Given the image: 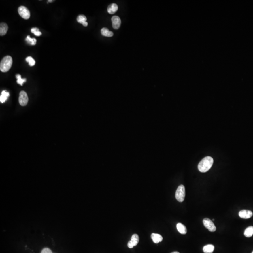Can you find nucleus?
Returning <instances> with one entry per match:
<instances>
[{"label": "nucleus", "mask_w": 253, "mask_h": 253, "mask_svg": "<svg viewBox=\"0 0 253 253\" xmlns=\"http://www.w3.org/2000/svg\"><path fill=\"white\" fill-rule=\"evenodd\" d=\"M213 158L209 156L203 158L198 164V170L202 173L207 172L211 169L213 165Z\"/></svg>", "instance_id": "f257e3e1"}, {"label": "nucleus", "mask_w": 253, "mask_h": 253, "mask_svg": "<svg viewBox=\"0 0 253 253\" xmlns=\"http://www.w3.org/2000/svg\"><path fill=\"white\" fill-rule=\"evenodd\" d=\"M13 60L12 57L10 56H6L4 57L0 63V70L3 72H8L12 65Z\"/></svg>", "instance_id": "f03ea898"}, {"label": "nucleus", "mask_w": 253, "mask_h": 253, "mask_svg": "<svg viewBox=\"0 0 253 253\" xmlns=\"http://www.w3.org/2000/svg\"><path fill=\"white\" fill-rule=\"evenodd\" d=\"M185 188L183 185H180L177 188L175 193V197L178 202L184 201L185 197Z\"/></svg>", "instance_id": "7ed1b4c3"}, {"label": "nucleus", "mask_w": 253, "mask_h": 253, "mask_svg": "<svg viewBox=\"0 0 253 253\" xmlns=\"http://www.w3.org/2000/svg\"><path fill=\"white\" fill-rule=\"evenodd\" d=\"M18 12L19 15L24 19H28L30 17V11L25 7L23 6L19 7V8L18 9Z\"/></svg>", "instance_id": "20e7f679"}, {"label": "nucleus", "mask_w": 253, "mask_h": 253, "mask_svg": "<svg viewBox=\"0 0 253 253\" xmlns=\"http://www.w3.org/2000/svg\"><path fill=\"white\" fill-rule=\"evenodd\" d=\"M203 224L204 226L207 228L209 231L214 232L216 230V227L215 226L212 221L208 218H205L203 220Z\"/></svg>", "instance_id": "39448f33"}, {"label": "nucleus", "mask_w": 253, "mask_h": 253, "mask_svg": "<svg viewBox=\"0 0 253 253\" xmlns=\"http://www.w3.org/2000/svg\"><path fill=\"white\" fill-rule=\"evenodd\" d=\"M28 97L27 93L24 91L20 92L19 94V102L22 106H25L28 102Z\"/></svg>", "instance_id": "423d86ee"}, {"label": "nucleus", "mask_w": 253, "mask_h": 253, "mask_svg": "<svg viewBox=\"0 0 253 253\" xmlns=\"http://www.w3.org/2000/svg\"><path fill=\"white\" fill-rule=\"evenodd\" d=\"M139 241V236L137 234H133L132 236L131 241L128 242V247L130 248H133V247L137 245Z\"/></svg>", "instance_id": "0eeeda50"}, {"label": "nucleus", "mask_w": 253, "mask_h": 253, "mask_svg": "<svg viewBox=\"0 0 253 253\" xmlns=\"http://www.w3.org/2000/svg\"><path fill=\"white\" fill-rule=\"evenodd\" d=\"M239 217L244 219H248L252 217L253 212L249 210H242L239 213Z\"/></svg>", "instance_id": "6e6552de"}, {"label": "nucleus", "mask_w": 253, "mask_h": 253, "mask_svg": "<svg viewBox=\"0 0 253 253\" xmlns=\"http://www.w3.org/2000/svg\"><path fill=\"white\" fill-rule=\"evenodd\" d=\"M112 26L114 29H118L120 27L121 24V20L119 16H114L112 18Z\"/></svg>", "instance_id": "1a4fd4ad"}, {"label": "nucleus", "mask_w": 253, "mask_h": 253, "mask_svg": "<svg viewBox=\"0 0 253 253\" xmlns=\"http://www.w3.org/2000/svg\"><path fill=\"white\" fill-rule=\"evenodd\" d=\"M151 238L152 239L153 241L154 242V243H156V244L161 242L163 240V237H162L161 235L158 234V233H152V235H151Z\"/></svg>", "instance_id": "9d476101"}, {"label": "nucleus", "mask_w": 253, "mask_h": 253, "mask_svg": "<svg viewBox=\"0 0 253 253\" xmlns=\"http://www.w3.org/2000/svg\"><path fill=\"white\" fill-rule=\"evenodd\" d=\"M177 229L178 232L182 234H185L187 233V229L186 227L182 223H178L176 225Z\"/></svg>", "instance_id": "9b49d317"}, {"label": "nucleus", "mask_w": 253, "mask_h": 253, "mask_svg": "<svg viewBox=\"0 0 253 253\" xmlns=\"http://www.w3.org/2000/svg\"><path fill=\"white\" fill-rule=\"evenodd\" d=\"M8 26L6 23H1L0 24V35L4 36L8 31Z\"/></svg>", "instance_id": "f8f14e48"}, {"label": "nucleus", "mask_w": 253, "mask_h": 253, "mask_svg": "<svg viewBox=\"0 0 253 253\" xmlns=\"http://www.w3.org/2000/svg\"><path fill=\"white\" fill-rule=\"evenodd\" d=\"M118 7L116 4L112 3L108 7L107 12L109 14H113L117 11Z\"/></svg>", "instance_id": "ddd939ff"}, {"label": "nucleus", "mask_w": 253, "mask_h": 253, "mask_svg": "<svg viewBox=\"0 0 253 253\" xmlns=\"http://www.w3.org/2000/svg\"><path fill=\"white\" fill-rule=\"evenodd\" d=\"M101 33L102 35L104 36L107 37H111L114 35L113 32L109 31V30L107 28H103L101 30Z\"/></svg>", "instance_id": "4468645a"}, {"label": "nucleus", "mask_w": 253, "mask_h": 253, "mask_svg": "<svg viewBox=\"0 0 253 253\" xmlns=\"http://www.w3.org/2000/svg\"><path fill=\"white\" fill-rule=\"evenodd\" d=\"M214 250V246L213 245L208 244L203 247V251L204 253H212Z\"/></svg>", "instance_id": "2eb2a0df"}, {"label": "nucleus", "mask_w": 253, "mask_h": 253, "mask_svg": "<svg viewBox=\"0 0 253 253\" xmlns=\"http://www.w3.org/2000/svg\"><path fill=\"white\" fill-rule=\"evenodd\" d=\"M10 94L8 92H6V90H3L1 92V95L0 96V101L1 103H3L5 102L6 101L7 99H8Z\"/></svg>", "instance_id": "dca6fc26"}, {"label": "nucleus", "mask_w": 253, "mask_h": 253, "mask_svg": "<svg viewBox=\"0 0 253 253\" xmlns=\"http://www.w3.org/2000/svg\"><path fill=\"white\" fill-rule=\"evenodd\" d=\"M253 235V226H250L246 229L244 232V235L246 237L249 238L252 237Z\"/></svg>", "instance_id": "f3484780"}, {"label": "nucleus", "mask_w": 253, "mask_h": 253, "mask_svg": "<svg viewBox=\"0 0 253 253\" xmlns=\"http://www.w3.org/2000/svg\"><path fill=\"white\" fill-rule=\"evenodd\" d=\"M77 21L78 23L82 24H84L85 22H86L87 18L84 15H79L77 17Z\"/></svg>", "instance_id": "a211bd4d"}, {"label": "nucleus", "mask_w": 253, "mask_h": 253, "mask_svg": "<svg viewBox=\"0 0 253 253\" xmlns=\"http://www.w3.org/2000/svg\"><path fill=\"white\" fill-rule=\"evenodd\" d=\"M25 40H26V41L27 42V43L31 44V45H35L36 44V39L35 38L31 39V38L30 36H29V35L27 36V38L25 39Z\"/></svg>", "instance_id": "6ab92c4d"}, {"label": "nucleus", "mask_w": 253, "mask_h": 253, "mask_svg": "<svg viewBox=\"0 0 253 253\" xmlns=\"http://www.w3.org/2000/svg\"><path fill=\"white\" fill-rule=\"evenodd\" d=\"M16 79H17V83L18 84H20V85H23V84L24 83H25L27 80L26 79H22L21 78V76L19 74H18V75H16Z\"/></svg>", "instance_id": "aec40b11"}, {"label": "nucleus", "mask_w": 253, "mask_h": 253, "mask_svg": "<svg viewBox=\"0 0 253 253\" xmlns=\"http://www.w3.org/2000/svg\"><path fill=\"white\" fill-rule=\"evenodd\" d=\"M26 61L29 63V65L30 66H33L35 64V60L31 57H27L26 58Z\"/></svg>", "instance_id": "412c9836"}, {"label": "nucleus", "mask_w": 253, "mask_h": 253, "mask_svg": "<svg viewBox=\"0 0 253 253\" xmlns=\"http://www.w3.org/2000/svg\"><path fill=\"white\" fill-rule=\"evenodd\" d=\"M41 253H52L51 249L48 248H45L42 250Z\"/></svg>", "instance_id": "4be33fe9"}, {"label": "nucleus", "mask_w": 253, "mask_h": 253, "mask_svg": "<svg viewBox=\"0 0 253 253\" xmlns=\"http://www.w3.org/2000/svg\"><path fill=\"white\" fill-rule=\"evenodd\" d=\"M38 31L39 30V28H31V32L33 33H34L35 32Z\"/></svg>", "instance_id": "5701e85b"}, {"label": "nucleus", "mask_w": 253, "mask_h": 253, "mask_svg": "<svg viewBox=\"0 0 253 253\" xmlns=\"http://www.w3.org/2000/svg\"><path fill=\"white\" fill-rule=\"evenodd\" d=\"M34 34L37 36H40V35H41L42 33L40 32L39 31H36L35 33H34Z\"/></svg>", "instance_id": "b1692460"}, {"label": "nucleus", "mask_w": 253, "mask_h": 253, "mask_svg": "<svg viewBox=\"0 0 253 253\" xmlns=\"http://www.w3.org/2000/svg\"><path fill=\"white\" fill-rule=\"evenodd\" d=\"M83 25H84V27H87V26L88 25V23L86 22H85V23H84V24H83Z\"/></svg>", "instance_id": "393cba45"}, {"label": "nucleus", "mask_w": 253, "mask_h": 253, "mask_svg": "<svg viewBox=\"0 0 253 253\" xmlns=\"http://www.w3.org/2000/svg\"><path fill=\"white\" fill-rule=\"evenodd\" d=\"M172 253H180L179 252H177V251H174V252H172Z\"/></svg>", "instance_id": "a878e982"}, {"label": "nucleus", "mask_w": 253, "mask_h": 253, "mask_svg": "<svg viewBox=\"0 0 253 253\" xmlns=\"http://www.w3.org/2000/svg\"><path fill=\"white\" fill-rule=\"evenodd\" d=\"M52 1V0H49V1H48V2H49V3H51L52 1Z\"/></svg>", "instance_id": "bb28decb"}, {"label": "nucleus", "mask_w": 253, "mask_h": 253, "mask_svg": "<svg viewBox=\"0 0 253 253\" xmlns=\"http://www.w3.org/2000/svg\"><path fill=\"white\" fill-rule=\"evenodd\" d=\"M214 220H215V219H212V221H214Z\"/></svg>", "instance_id": "cd10ccee"}, {"label": "nucleus", "mask_w": 253, "mask_h": 253, "mask_svg": "<svg viewBox=\"0 0 253 253\" xmlns=\"http://www.w3.org/2000/svg\"><path fill=\"white\" fill-rule=\"evenodd\" d=\"M252 253H253V252H252Z\"/></svg>", "instance_id": "c85d7f7f"}]
</instances>
